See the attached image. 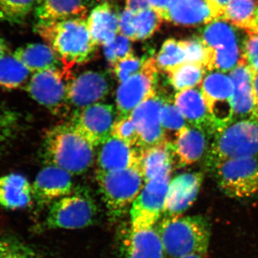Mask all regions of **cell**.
I'll return each instance as SVG.
<instances>
[{
    "instance_id": "cell-1",
    "label": "cell",
    "mask_w": 258,
    "mask_h": 258,
    "mask_svg": "<svg viewBox=\"0 0 258 258\" xmlns=\"http://www.w3.org/2000/svg\"><path fill=\"white\" fill-rule=\"evenodd\" d=\"M35 30L54 50L67 71L88 62L98 47L88 31L87 18L37 23Z\"/></svg>"
},
{
    "instance_id": "cell-2",
    "label": "cell",
    "mask_w": 258,
    "mask_h": 258,
    "mask_svg": "<svg viewBox=\"0 0 258 258\" xmlns=\"http://www.w3.org/2000/svg\"><path fill=\"white\" fill-rule=\"evenodd\" d=\"M43 149L49 165L62 168L72 175L86 172L94 163V147L70 123L56 125L49 130Z\"/></svg>"
},
{
    "instance_id": "cell-3",
    "label": "cell",
    "mask_w": 258,
    "mask_h": 258,
    "mask_svg": "<svg viewBox=\"0 0 258 258\" xmlns=\"http://www.w3.org/2000/svg\"><path fill=\"white\" fill-rule=\"evenodd\" d=\"M157 231L164 252L171 257L206 254L208 252L211 228L208 220L203 216L166 217Z\"/></svg>"
},
{
    "instance_id": "cell-4",
    "label": "cell",
    "mask_w": 258,
    "mask_h": 258,
    "mask_svg": "<svg viewBox=\"0 0 258 258\" xmlns=\"http://www.w3.org/2000/svg\"><path fill=\"white\" fill-rule=\"evenodd\" d=\"M258 154V120H234L215 134L207 154V165L213 169L223 161L256 157Z\"/></svg>"
},
{
    "instance_id": "cell-5",
    "label": "cell",
    "mask_w": 258,
    "mask_h": 258,
    "mask_svg": "<svg viewBox=\"0 0 258 258\" xmlns=\"http://www.w3.org/2000/svg\"><path fill=\"white\" fill-rule=\"evenodd\" d=\"M96 180L108 212L115 218L132 208L146 184L142 172L137 169L97 171Z\"/></svg>"
},
{
    "instance_id": "cell-6",
    "label": "cell",
    "mask_w": 258,
    "mask_h": 258,
    "mask_svg": "<svg viewBox=\"0 0 258 258\" xmlns=\"http://www.w3.org/2000/svg\"><path fill=\"white\" fill-rule=\"evenodd\" d=\"M199 37L208 50L207 71L230 72L242 59L235 28L225 20L217 19L205 25Z\"/></svg>"
},
{
    "instance_id": "cell-7",
    "label": "cell",
    "mask_w": 258,
    "mask_h": 258,
    "mask_svg": "<svg viewBox=\"0 0 258 258\" xmlns=\"http://www.w3.org/2000/svg\"><path fill=\"white\" fill-rule=\"evenodd\" d=\"M73 76L64 69L47 70L34 74L25 86L32 99L49 110L53 115H67L71 110L69 83Z\"/></svg>"
},
{
    "instance_id": "cell-8",
    "label": "cell",
    "mask_w": 258,
    "mask_h": 258,
    "mask_svg": "<svg viewBox=\"0 0 258 258\" xmlns=\"http://www.w3.org/2000/svg\"><path fill=\"white\" fill-rule=\"evenodd\" d=\"M212 170L219 188L226 196L247 199L258 195V157L225 161Z\"/></svg>"
},
{
    "instance_id": "cell-9",
    "label": "cell",
    "mask_w": 258,
    "mask_h": 258,
    "mask_svg": "<svg viewBox=\"0 0 258 258\" xmlns=\"http://www.w3.org/2000/svg\"><path fill=\"white\" fill-rule=\"evenodd\" d=\"M97 214L92 199L83 194L70 195L52 204L47 215L50 229L77 230L92 225Z\"/></svg>"
},
{
    "instance_id": "cell-10",
    "label": "cell",
    "mask_w": 258,
    "mask_h": 258,
    "mask_svg": "<svg viewBox=\"0 0 258 258\" xmlns=\"http://www.w3.org/2000/svg\"><path fill=\"white\" fill-rule=\"evenodd\" d=\"M159 70L154 57L146 59L142 70L120 83L117 89V117L130 115L144 101L157 94Z\"/></svg>"
},
{
    "instance_id": "cell-11",
    "label": "cell",
    "mask_w": 258,
    "mask_h": 258,
    "mask_svg": "<svg viewBox=\"0 0 258 258\" xmlns=\"http://www.w3.org/2000/svg\"><path fill=\"white\" fill-rule=\"evenodd\" d=\"M200 86L218 132L234 121L233 83L224 73L211 71Z\"/></svg>"
},
{
    "instance_id": "cell-12",
    "label": "cell",
    "mask_w": 258,
    "mask_h": 258,
    "mask_svg": "<svg viewBox=\"0 0 258 258\" xmlns=\"http://www.w3.org/2000/svg\"><path fill=\"white\" fill-rule=\"evenodd\" d=\"M170 176L171 174H161L146 183L130 209L131 228H149L157 224L164 210Z\"/></svg>"
},
{
    "instance_id": "cell-13",
    "label": "cell",
    "mask_w": 258,
    "mask_h": 258,
    "mask_svg": "<svg viewBox=\"0 0 258 258\" xmlns=\"http://www.w3.org/2000/svg\"><path fill=\"white\" fill-rule=\"evenodd\" d=\"M115 113L112 105L97 103L75 111L70 123L93 147H99L111 136Z\"/></svg>"
},
{
    "instance_id": "cell-14",
    "label": "cell",
    "mask_w": 258,
    "mask_h": 258,
    "mask_svg": "<svg viewBox=\"0 0 258 258\" xmlns=\"http://www.w3.org/2000/svg\"><path fill=\"white\" fill-rule=\"evenodd\" d=\"M164 101L165 100L157 93L141 103L131 113L140 136L139 149L169 142L161 123V111Z\"/></svg>"
},
{
    "instance_id": "cell-15",
    "label": "cell",
    "mask_w": 258,
    "mask_h": 258,
    "mask_svg": "<svg viewBox=\"0 0 258 258\" xmlns=\"http://www.w3.org/2000/svg\"><path fill=\"white\" fill-rule=\"evenodd\" d=\"M111 81L106 73L88 71L73 77L69 83L70 106L80 111L106 98L111 90Z\"/></svg>"
},
{
    "instance_id": "cell-16",
    "label": "cell",
    "mask_w": 258,
    "mask_h": 258,
    "mask_svg": "<svg viewBox=\"0 0 258 258\" xmlns=\"http://www.w3.org/2000/svg\"><path fill=\"white\" fill-rule=\"evenodd\" d=\"M200 172L186 173L170 181L163 212L166 217L179 216L193 205L203 184Z\"/></svg>"
},
{
    "instance_id": "cell-17",
    "label": "cell",
    "mask_w": 258,
    "mask_h": 258,
    "mask_svg": "<svg viewBox=\"0 0 258 258\" xmlns=\"http://www.w3.org/2000/svg\"><path fill=\"white\" fill-rule=\"evenodd\" d=\"M32 189L39 205L55 203L72 192V174L58 166H47L37 174Z\"/></svg>"
},
{
    "instance_id": "cell-18",
    "label": "cell",
    "mask_w": 258,
    "mask_h": 258,
    "mask_svg": "<svg viewBox=\"0 0 258 258\" xmlns=\"http://www.w3.org/2000/svg\"><path fill=\"white\" fill-rule=\"evenodd\" d=\"M97 164L98 171H111L124 169L141 171L140 149L130 147L111 136L101 145Z\"/></svg>"
},
{
    "instance_id": "cell-19",
    "label": "cell",
    "mask_w": 258,
    "mask_h": 258,
    "mask_svg": "<svg viewBox=\"0 0 258 258\" xmlns=\"http://www.w3.org/2000/svg\"><path fill=\"white\" fill-rule=\"evenodd\" d=\"M174 101L190 125L201 129L208 134L217 133L216 125L209 113L200 90L192 88L178 92Z\"/></svg>"
},
{
    "instance_id": "cell-20",
    "label": "cell",
    "mask_w": 258,
    "mask_h": 258,
    "mask_svg": "<svg viewBox=\"0 0 258 258\" xmlns=\"http://www.w3.org/2000/svg\"><path fill=\"white\" fill-rule=\"evenodd\" d=\"M252 72L242 58L230 71L229 77L233 83L234 120L252 118L254 111Z\"/></svg>"
},
{
    "instance_id": "cell-21",
    "label": "cell",
    "mask_w": 258,
    "mask_h": 258,
    "mask_svg": "<svg viewBox=\"0 0 258 258\" xmlns=\"http://www.w3.org/2000/svg\"><path fill=\"white\" fill-rule=\"evenodd\" d=\"M119 14L113 5L104 3L93 8L88 15V31L98 46H104L110 43L119 34Z\"/></svg>"
},
{
    "instance_id": "cell-22",
    "label": "cell",
    "mask_w": 258,
    "mask_h": 258,
    "mask_svg": "<svg viewBox=\"0 0 258 258\" xmlns=\"http://www.w3.org/2000/svg\"><path fill=\"white\" fill-rule=\"evenodd\" d=\"M207 134L192 125H186L176 134L171 147L180 166L191 165L201 159L208 145Z\"/></svg>"
},
{
    "instance_id": "cell-23",
    "label": "cell",
    "mask_w": 258,
    "mask_h": 258,
    "mask_svg": "<svg viewBox=\"0 0 258 258\" xmlns=\"http://www.w3.org/2000/svg\"><path fill=\"white\" fill-rule=\"evenodd\" d=\"M217 20L207 0H171L167 22L182 26L208 25Z\"/></svg>"
},
{
    "instance_id": "cell-24",
    "label": "cell",
    "mask_w": 258,
    "mask_h": 258,
    "mask_svg": "<svg viewBox=\"0 0 258 258\" xmlns=\"http://www.w3.org/2000/svg\"><path fill=\"white\" fill-rule=\"evenodd\" d=\"M34 11L37 23L87 18L88 0H37Z\"/></svg>"
},
{
    "instance_id": "cell-25",
    "label": "cell",
    "mask_w": 258,
    "mask_h": 258,
    "mask_svg": "<svg viewBox=\"0 0 258 258\" xmlns=\"http://www.w3.org/2000/svg\"><path fill=\"white\" fill-rule=\"evenodd\" d=\"M164 253L160 236L154 227L131 228L125 242V258H163Z\"/></svg>"
},
{
    "instance_id": "cell-26",
    "label": "cell",
    "mask_w": 258,
    "mask_h": 258,
    "mask_svg": "<svg viewBox=\"0 0 258 258\" xmlns=\"http://www.w3.org/2000/svg\"><path fill=\"white\" fill-rule=\"evenodd\" d=\"M32 185L22 174H8L0 177V207L8 210L26 208L31 203Z\"/></svg>"
},
{
    "instance_id": "cell-27",
    "label": "cell",
    "mask_w": 258,
    "mask_h": 258,
    "mask_svg": "<svg viewBox=\"0 0 258 258\" xmlns=\"http://www.w3.org/2000/svg\"><path fill=\"white\" fill-rule=\"evenodd\" d=\"M13 56L31 74L47 70L60 69L62 62L47 44L29 43L17 48Z\"/></svg>"
},
{
    "instance_id": "cell-28",
    "label": "cell",
    "mask_w": 258,
    "mask_h": 258,
    "mask_svg": "<svg viewBox=\"0 0 258 258\" xmlns=\"http://www.w3.org/2000/svg\"><path fill=\"white\" fill-rule=\"evenodd\" d=\"M141 171L145 183L163 174H171L172 147L171 142L140 149Z\"/></svg>"
},
{
    "instance_id": "cell-29",
    "label": "cell",
    "mask_w": 258,
    "mask_h": 258,
    "mask_svg": "<svg viewBox=\"0 0 258 258\" xmlns=\"http://www.w3.org/2000/svg\"><path fill=\"white\" fill-rule=\"evenodd\" d=\"M31 73L13 55L0 59V87L15 90L26 86Z\"/></svg>"
},
{
    "instance_id": "cell-30",
    "label": "cell",
    "mask_w": 258,
    "mask_h": 258,
    "mask_svg": "<svg viewBox=\"0 0 258 258\" xmlns=\"http://www.w3.org/2000/svg\"><path fill=\"white\" fill-rule=\"evenodd\" d=\"M206 72L204 66L186 62L171 70L167 75L172 87L181 92L200 86Z\"/></svg>"
},
{
    "instance_id": "cell-31",
    "label": "cell",
    "mask_w": 258,
    "mask_h": 258,
    "mask_svg": "<svg viewBox=\"0 0 258 258\" xmlns=\"http://www.w3.org/2000/svg\"><path fill=\"white\" fill-rule=\"evenodd\" d=\"M258 10L257 0H231L222 20L249 31Z\"/></svg>"
},
{
    "instance_id": "cell-32",
    "label": "cell",
    "mask_w": 258,
    "mask_h": 258,
    "mask_svg": "<svg viewBox=\"0 0 258 258\" xmlns=\"http://www.w3.org/2000/svg\"><path fill=\"white\" fill-rule=\"evenodd\" d=\"M159 71L166 73L186 62L184 40L167 39L161 45L157 57H154Z\"/></svg>"
},
{
    "instance_id": "cell-33",
    "label": "cell",
    "mask_w": 258,
    "mask_h": 258,
    "mask_svg": "<svg viewBox=\"0 0 258 258\" xmlns=\"http://www.w3.org/2000/svg\"><path fill=\"white\" fill-rule=\"evenodd\" d=\"M164 20L160 15L151 8L136 13L134 19L135 41L151 38L159 30Z\"/></svg>"
},
{
    "instance_id": "cell-34",
    "label": "cell",
    "mask_w": 258,
    "mask_h": 258,
    "mask_svg": "<svg viewBox=\"0 0 258 258\" xmlns=\"http://www.w3.org/2000/svg\"><path fill=\"white\" fill-rule=\"evenodd\" d=\"M37 0H0V20L10 23H23L35 9Z\"/></svg>"
},
{
    "instance_id": "cell-35",
    "label": "cell",
    "mask_w": 258,
    "mask_h": 258,
    "mask_svg": "<svg viewBox=\"0 0 258 258\" xmlns=\"http://www.w3.org/2000/svg\"><path fill=\"white\" fill-rule=\"evenodd\" d=\"M111 136L130 147L140 149V136L131 115L117 117L112 128Z\"/></svg>"
},
{
    "instance_id": "cell-36",
    "label": "cell",
    "mask_w": 258,
    "mask_h": 258,
    "mask_svg": "<svg viewBox=\"0 0 258 258\" xmlns=\"http://www.w3.org/2000/svg\"><path fill=\"white\" fill-rule=\"evenodd\" d=\"M160 119L161 125L164 131L176 132L186 126V120L176 106L174 101H164L161 108Z\"/></svg>"
},
{
    "instance_id": "cell-37",
    "label": "cell",
    "mask_w": 258,
    "mask_h": 258,
    "mask_svg": "<svg viewBox=\"0 0 258 258\" xmlns=\"http://www.w3.org/2000/svg\"><path fill=\"white\" fill-rule=\"evenodd\" d=\"M103 51L111 67L118 61L134 53L132 41L120 34L115 37L113 41L103 46Z\"/></svg>"
},
{
    "instance_id": "cell-38",
    "label": "cell",
    "mask_w": 258,
    "mask_h": 258,
    "mask_svg": "<svg viewBox=\"0 0 258 258\" xmlns=\"http://www.w3.org/2000/svg\"><path fill=\"white\" fill-rule=\"evenodd\" d=\"M0 258H43L23 242L13 238H0Z\"/></svg>"
},
{
    "instance_id": "cell-39",
    "label": "cell",
    "mask_w": 258,
    "mask_h": 258,
    "mask_svg": "<svg viewBox=\"0 0 258 258\" xmlns=\"http://www.w3.org/2000/svg\"><path fill=\"white\" fill-rule=\"evenodd\" d=\"M145 59L132 54L111 66L112 71L118 82H124L137 74L143 68Z\"/></svg>"
},
{
    "instance_id": "cell-40",
    "label": "cell",
    "mask_w": 258,
    "mask_h": 258,
    "mask_svg": "<svg viewBox=\"0 0 258 258\" xmlns=\"http://www.w3.org/2000/svg\"><path fill=\"white\" fill-rule=\"evenodd\" d=\"M184 44L186 53V62L203 66L207 71L208 50L200 37L184 40Z\"/></svg>"
},
{
    "instance_id": "cell-41",
    "label": "cell",
    "mask_w": 258,
    "mask_h": 258,
    "mask_svg": "<svg viewBox=\"0 0 258 258\" xmlns=\"http://www.w3.org/2000/svg\"><path fill=\"white\" fill-rule=\"evenodd\" d=\"M242 58L252 72L258 71V33H248L244 41Z\"/></svg>"
},
{
    "instance_id": "cell-42",
    "label": "cell",
    "mask_w": 258,
    "mask_h": 258,
    "mask_svg": "<svg viewBox=\"0 0 258 258\" xmlns=\"http://www.w3.org/2000/svg\"><path fill=\"white\" fill-rule=\"evenodd\" d=\"M134 19L135 13L125 8L120 12L118 20V30L120 35L127 37L132 42L135 41L136 39Z\"/></svg>"
},
{
    "instance_id": "cell-43",
    "label": "cell",
    "mask_w": 258,
    "mask_h": 258,
    "mask_svg": "<svg viewBox=\"0 0 258 258\" xmlns=\"http://www.w3.org/2000/svg\"><path fill=\"white\" fill-rule=\"evenodd\" d=\"M15 120L13 115L7 113H0V147L12 136Z\"/></svg>"
},
{
    "instance_id": "cell-44",
    "label": "cell",
    "mask_w": 258,
    "mask_h": 258,
    "mask_svg": "<svg viewBox=\"0 0 258 258\" xmlns=\"http://www.w3.org/2000/svg\"><path fill=\"white\" fill-rule=\"evenodd\" d=\"M171 0H148L149 8L160 15L164 21H167L168 8Z\"/></svg>"
},
{
    "instance_id": "cell-45",
    "label": "cell",
    "mask_w": 258,
    "mask_h": 258,
    "mask_svg": "<svg viewBox=\"0 0 258 258\" xmlns=\"http://www.w3.org/2000/svg\"><path fill=\"white\" fill-rule=\"evenodd\" d=\"M231 0H207L215 18L222 19Z\"/></svg>"
},
{
    "instance_id": "cell-46",
    "label": "cell",
    "mask_w": 258,
    "mask_h": 258,
    "mask_svg": "<svg viewBox=\"0 0 258 258\" xmlns=\"http://www.w3.org/2000/svg\"><path fill=\"white\" fill-rule=\"evenodd\" d=\"M125 8L136 13L150 8L148 0H125Z\"/></svg>"
},
{
    "instance_id": "cell-47",
    "label": "cell",
    "mask_w": 258,
    "mask_h": 258,
    "mask_svg": "<svg viewBox=\"0 0 258 258\" xmlns=\"http://www.w3.org/2000/svg\"><path fill=\"white\" fill-rule=\"evenodd\" d=\"M252 94H253L254 111L252 118L258 120V71L252 74Z\"/></svg>"
},
{
    "instance_id": "cell-48",
    "label": "cell",
    "mask_w": 258,
    "mask_h": 258,
    "mask_svg": "<svg viewBox=\"0 0 258 258\" xmlns=\"http://www.w3.org/2000/svg\"><path fill=\"white\" fill-rule=\"evenodd\" d=\"M10 49L5 39L0 37V59L5 55H9Z\"/></svg>"
},
{
    "instance_id": "cell-49",
    "label": "cell",
    "mask_w": 258,
    "mask_h": 258,
    "mask_svg": "<svg viewBox=\"0 0 258 258\" xmlns=\"http://www.w3.org/2000/svg\"><path fill=\"white\" fill-rule=\"evenodd\" d=\"M248 33H258V10L257 15H256L255 18H254V20L253 23H252V27L249 29V31H247Z\"/></svg>"
},
{
    "instance_id": "cell-50",
    "label": "cell",
    "mask_w": 258,
    "mask_h": 258,
    "mask_svg": "<svg viewBox=\"0 0 258 258\" xmlns=\"http://www.w3.org/2000/svg\"><path fill=\"white\" fill-rule=\"evenodd\" d=\"M179 258H206V254H191Z\"/></svg>"
},
{
    "instance_id": "cell-51",
    "label": "cell",
    "mask_w": 258,
    "mask_h": 258,
    "mask_svg": "<svg viewBox=\"0 0 258 258\" xmlns=\"http://www.w3.org/2000/svg\"><path fill=\"white\" fill-rule=\"evenodd\" d=\"M96 1L101 4V3H108V2L111 1V0H96Z\"/></svg>"
}]
</instances>
